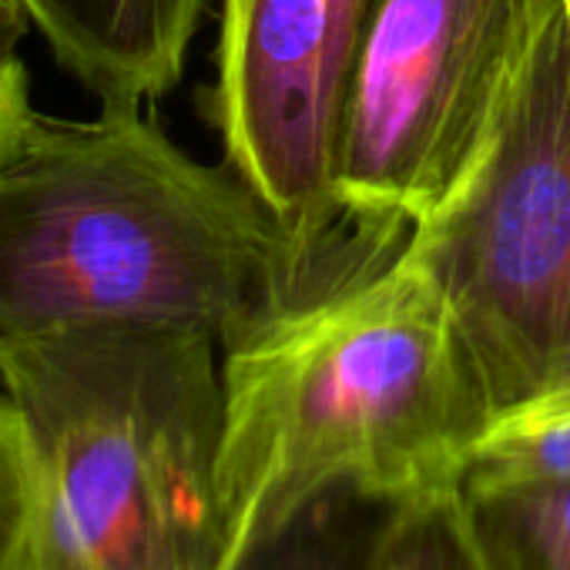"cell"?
Segmentation results:
<instances>
[{"label": "cell", "mask_w": 570, "mask_h": 570, "mask_svg": "<svg viewBox=\"0 0 570 570\" xmlns=\"http://www.w3.org/2000/svg\"><path fill=\"white\" fill-rule=\"evenodd\" d=\"M487 570H570V483L463 490Z\"/></svg>", "instance_id": "ba28073f"}, {"label": "cell", "mask_w": 570, "mask_h": 570, "mask_svg": "<svg viewBox=\"0 0 570 570\" xmlns=\"http://www.w3.org/2000/svg\"><path fill=\"white\" fill-rule=\"evenodd\" d=\"M55 61L101 105L145 108L185 71L208 0H18Z\"/></svg>", "instance_id": "52a82bcc"}, {"label": "cell", "mask_w": 570, "mask_h": 570, "mask_svg": "<svg viewBox=\"0 0 570 570\" xmlns=\"http://www.w3.org/2000/svg\"><path fill=\"white\" fill-rule=\"evenodd\" d=\"M370 0H222L215 121L228 168L333 275L396 252L363 238L336 195L346 85Z\"/></svg>", "instance_id": "8992f818"}, {"label": "cell", "mask_w": 570, "mask_h": 570, "mask_svg": "<svg viewBox=\"0 0 570 570\" xmlns=\"http://www.w3.org/2000/svg\"><path fill=\"white\" fill-rule=\"evenodd\" d=\"M28 31H31V21L21 11L18 0H0V51H18Z\"/></svg>", "instance_id": "5bb4252c"}, {"label": "cell", "mask_w": 570, "mask_h": 570, "mask_svg": "<svg viewBox=\"0 0 570 570\" xmlns=\"http://www.w3.org/2000/svg\"><path fill=\"white\" fill-rule=\"evenodd\" d=\"M490 423L436 282L403 248L222 350V570L303 513L460 490Z\"/></svg>", "instance_id": "7a4b0ae2"}, {"label": "cell", "mask_w": 570, "mask_h": 570, "mask_svg": "<svg viewBox=\"0 0 570 570\" xmlns=\"http://www.w3.org/2000/svg\"><path fill=\"white\" fill-rule=\"evenodd\" d=\"M356 503L340 497L303 513L278 537L248 550L235 570H373V540L386 507L370 527H360L356 513H350Z\"/></svg>", "instance_id": "8fae6325"}, {"label": "cell", "mask_w": 570, "mask_h": 570, "mask_svg": "<svg viewBox=\"0 0 570 570\" xmlns=\"http://www.w3.org/2000/svg\"><path fill=\"white\" fill-rule=\"evenodd\" d=\"M537 0H370L340 125L336 195L386 245L476 165L520 65Z\"/></svg>", "instance_id": "5b68a950"}, {"label": "cell", "mask_w": 570, "mask_h": 570, "mask_svg": "<svg viewBox=\"0 0 570 570\" xmlns=\"http://www.w3.org/2000/svg\"><path fill=\"white\" fill-rule=\"evenodd\" d=\"M0 570H38V483L18 410L0 393Z\"/></svg>", "instance_id": "7c38bea8"}, {"label": "cell", "mask_w": 570, "mask_h": 570, "mask_svg": "<svg viewBox=\"0 0 570 570\" xmlns=\"http://www.w3.org/2000/svg\"><path fill=\"white\" fill-rule=\"evenodd\" d=\"M38 483V570H222V346L191 330L0 336Z\"/></svg>", "instance_id": "3957f363"}, {"label": "cell", "mask_w": 570, "mask_h": 570, "mask_svg": "<svg viewBox=\"0 0 570 570\" xmlns=\"http://www.w3.org/2000/svg\"><path fill=\"white\" fill-rule=\"evenodd\" d=\"M403 255L443 293L490 416L570 376V0H537L476 165Z\"/></svg>", "instance_id": "277c9868"}, {"label": "cell", "mask_w": 570, "mask_h": 570, "mask_svg": "<svg viewBox=\"0 0 570 570\" xmlns=\"http://www.w3.org/2000/svg\"><path fill=\"white\" fill-rule=\"evenodd\" d=\"M340 282L228 165L195 161L141 108L35 111L0 158V336L165 326L228 350Z\"/></svg>", "instance_id": "6da1fadb"}, {"label": "cell", "mask_w": 570, "mask_h": 570, "mask_svg": "<svg viewBox=\"0 0 570 570\" xmlns=\"http://www.w3.org/2000/svg\"><path fill=\"white\" fill-rule=\"evenodd\" d=\"M31 108V78L18 51H0V158L24 131Z\"/></svg>", "instance_id": "4fadbf2b"}, {"label": "cell", "mask_w": 570, "mask_h": 570, "mask_svg": "<svg viewBox=\"0 0 570 570\" xmlns=\"http://www.w3.org/2000/svg\"><path fill=\"white\" fill-rule=\"evenodd\" d=\"M570 483V376L490 416L470 446L463 490Z\"/></svg>", "instance_id": "9c48e42d"}, {"label": "cell", "mask_w": 570, "mask_h": 570, "mask_svg": "<svg viewBox=\"0 0 570 570\" xmlns=\"http://www.w3.org/2000/svg\"><path fill=\"white\" fill-rule=\"evenodd\" d=\"M373 570H487L463 487L386 507L373 540Z\"/></svg>", "instance_id": "30bf717a"}]
</instances>
